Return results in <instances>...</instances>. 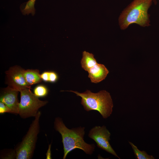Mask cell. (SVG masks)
Wrapping results in <instances>:
<instances>
[{
  "mask_svg": "<svg viewBox=\"0 0 159 159\" xmlns=\"http://www.w3.org/2000/svg\"><path fill=\"white\" fill-rule=\"evenodd\" d=\"M18 92L8 86L4 89L0 98V102L8 106L11 110L12 113L15 114H18L19 112Z\"/></svg>",
  "mask_w": 159,
  "mask_h": 159,
  "instance_id": "cell-8",
  "label": "cell"
},
{
  "mask_svg": "<svg viewBox=\"0 0 159 159\" xmlns=\"http://www.w3.org/2000/svg\"><path fill=\"white\" fill-rule=\"evenodd\" d=\"M133 150L134 154L137 159H152L154 158L152 155H148L144 151H140L132 143L129 142Z\"/></svg>",
  "mask_w": 159,
  "mask_h": 159,
  "instance_id": "cell-13",
  "label": "cell"
},
{
  "mask_svg": "<svg viewBox=\"0 0 159 159\" xmlns=\"http://www.w3.org/2000/svg\"><path fill=\"white\" fill-rule=\"evenodd\" d=\"M36 0H29L24 6L21 7V11L23 15H28L30 14L33 16L34 15L35 12L34 4Z\"/></svg>",
  "mask_w": 159,
  "mask_h": 159,
  "instance_id": "cell-12",
  "label": "cell"
},
{
  "mask_svg": "<svg viewBox=\"0 0 159 159\" xmlns=\"http://www.w3.org/2000/svg\"><path fill=\"white\" fill-rule=\"evenodd\" d=\"M24 70L17 66L11 67L6 72L8 86L12 89L20 92L30 86L26 82L24 74Z\"/></svg>",
  "mask_w": 159,
  "mask_h": 159,
  "instance_id": "cell-7",
  "label": "cell"
},
{
  "mask_svg": "<svg viewBox=\"0 0 159 159\" xmlns=\"http://www.w3.org/2000/svg\"><path fill=\"white\" fill-rule=\"evenodd\" d=\"M54 127L62 136L64 153L63 159H65L69 153L76 149L82 150L89 155H91L94 151L95 145L88 144L84 140L85 127L80 126L69 129L61 118L57 117L54 120Z\"/></svg>",
  "mask_w": 159,
  "mask_h": 159,
  "instance_id": "cell-1",
  "label": "cell"
},
{
  "mask_svg": "<svg viewBox=\"0 0 159 159\" xmlns=\"http://www.w3.org/2000/svg\"><path fill=\"white\" fill-rule=\"evenodd\" d=\"M41 114V112L39 111L22 141L16 147L15 150L16 159L32 158L39 132V119Z\"/></svg>",
  "mask_w": 159,
  "mask_h": 159,
  "instance_id": "cell-4",
  "label": "cell"
},
{
  "mask_svg": "<svg viewBox=\"0 0 159 159\" xmlns=\"http://www.w3.org/2000/svg\"><path fill=\"white\" fill-rule=\"evenodd\" d=\"M5 113H12L11 109L6 105L2 102H0V114Z\"/></svg>",
  "mask_w": 159,
  "mask_h": 159,
  "instance_id": "cell-15",
  "label": "cell"
},
{
  "mask_svg": "<svg viewBox=\"0 0 159 159\" xmlns=\"http://www.w3.org/2000/svg\"><path fill=\"white\" fill-rule=\"evenodd\" d=\"M24 76L27 84L31 86L40 82L42 81L41 74L39 71L37 69L24 70Z\"/></svg>",
  "mask_w": 159,
  "mask_h": 159,
  "instance_id": "cell-10",
  "label": "cell"
},
{
  "mask_svg": "<svg viewBox=\"0 0 159 159\" xmlns=\"http://www.w3.org/2000/svg\"><path fill=\"white\" fill-rule=\"evenodd\" d=\"M57 74L54 72H49V82H55L58 79Z\"/></svg>",
  "mask_w": 159,
  "mask_h": 159,
  "instance_id": "cell-16",
  "label": "cell"
},
{
  "mask_svg": "<svg viewBox=\"0 0 159 159\" xmlns=\"http://www.w3.org/2000/svg\"><path fill=\"white\" fill-rule=\"evenodd\" d=\"M68 91L81 97V104L86 111H97L105 119L107 118L112 113V100L110 93L106 91L102 90L96 93L89 90L81 93L76 91Z\"/></svg>",
  "mask_w": 159,
  "mask_h": 159,
  "instance_id": "cell-2",
  "label": "cell"
},
{
  "mask_svg": "<svg viewBox=\"0 0 159 159\" xmlns=\"http://www.w3.org/2000/svg\"><path fill=\"white\" fill-rule=\"evenodd\" d=\"M20 101L19 104V114L22 118L35 117L39 109L48 102L47 101L39 100L38 97L27 88L21 90Z\"/></svg>",
  "mask_w": 159,
  "mask_h": 159,
  "instance_id": "cell-5",
  "label": "cell"
},
{
  "mask_svg": "<svg viewBox=\"0 0 159 159\" xmlns=\"http://www.w3.org/2000/svg\"><path fill=\"white\" fill-rule=\"evenodd\" d=\"M87 72L88 77L91 82L94 83H98L104 80L109 72L103 64L97 63Z\"/></svg>",
  "mask_w": 159,
  "mask_h": 159,
  "instance_id": "cell-9",
  "label": "cell"
},
{
  "mask_svg": "<svg viewBox=\"0 0 159 159\" xmlns=\"http://www.w3.org/2000/svg\"><path fill=\"white\" fill-rule=\"evenodd\" d=\"M81 62L82 68L87 71L97 63L94 55L86 51L82 52Z\"/></svg>",
  "mask_w": 159,
  "mask_h": 159,
  "instance_id": "cell-11",
  "label": "cell"
},
{
  "mask_svg": "<svg viewBox=\"0 0 159 159\" xmlns=\"http://www.w3.org/2000/svg\"><path fill=\"white\" fill-rule=\"evenodd\" d=\"M48 92L47 89L45 86L39 85L36 87L34 90V93L37 97H42L46 96Z\"/></svg>",
  "mask_w": 159,
  "mask_h": 159,
  "instance_id": "cell-14",
  "label": "cell"
},
{
  "mask_svg": "<svg viewBox=\"0 0 159 159\" xmlns=\"http://www.w3.org/2000/svg\"><path fill=\"white\" fill-rule=\"evenodd\" d=\"M153 0H134L122 12L119 18L121 29H125L133 23L141 26H148L149 20L148 13Z\"/></svg>",
  "mask_w": 159,
  "mask_h": 159,
  "instance_id": "cell-3",
  "label": "cell"
},
{
  "mask_svg": "<svg viewBox=\"0 0 159 159\" xmlns=\"http://www.w3.org/2000/svg\"><path fill=\"white\" fill-rule=\"evenodd\" d=\"M111 134L106 127L95 126L89 131L88 136L94 140L97 146L120 159L112 147L109 142Z\"/></svg>",
  "mask_w": 159,
  "mask_h": 159,
  "instance_id": "cell-6",
  "label": "cell"
},
{
  "mask_svg": "<svg viewBox=\"0 0 159 159\" xmlns=\"http://www.w3.org/2000/svg\"><path fill=\"white\" fill-rule=\"evenodd\" d=\"M51 144H49V145L48 149L46 153L47 159H52L51 157Z\"/></svg>",
  "mask_w": 159,
  "mask_h": 159,
  "instance_id": "cell-17",
  "label": "cell"
}]
</instances>
